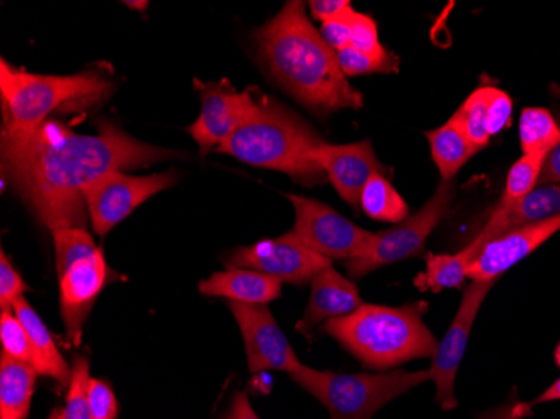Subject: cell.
<instances>
[{
    "label": "cell",
    "mask_w": 560,
    "mask_h": 419,
    "mask_svg": "<svg viewBox=\"0 0 560 419\" xmlns=\"http://www.w3.org/2000/svg\"><path fill=\"white\" fill-rule=\"evenodd\" d=\"M119 280L118 273L109 269L105 252L100 247L72 264L65 272L59 273V304L66 327L69 345H81L84 323L93 311L106 286Z\"/></svg>",
    "instance_id": "cell-12"
},
{
    "label": "cell",
    "mask_w": 560,
    "mask_h": 419,
    "mask_svg": "<svg viewBox=\"0 0 560 419\" xmlns=\"http://www.w3.org/2000/svg\"><path fill=\"white\" fill-rule=\"evenodd\" d=\"M311 160L326 173L327 179L338 191L342 200L352 208H360V198L366 183L373 176H388L392 170L377 160L370 140L360 143L323 144L313 150Z\"/></svg>",
    "instance_id": "cell-15"
},
{
    "label": "cell",
    "mask_w": 560,
    "mask_h": 419,
    "mask_svg": "<svg viewBox=\"0 0 560 419\" xmlns=\"http://www.w3.org/2000/svg\"><path fill=\"white\" fill-rule=\"evenodd\" d=\"M450 119L464 131L475 150H483L492 138L487 112V86L475 90Z\"/></svg>",
    "instance_id": "cell-26"
},
{
    "label": "cell",
    "mask_w": 560,
    "mask_h": 419,
    "mask_svg": "<svg viewBox=\"0 0 560 419\" xmlns=\"http://www.w3.org/2000/svg\"><path fill=\"white\" fill-rule=\"evenodd\" d=\"M229 307L244 337L248 370L252 374L264 371L294 374L301 370L302 362L299 361L284 330L280 329L267 305L229 302Z\"/></svg>",
    "instance_id": "cell-13"
},
{
    "label": "cell",
    "mask_w": 560,
    "mask_h": 419,
    "mask_svg": "<svg viewBox=\"0 0 560 419\" xmlns=\"http://www.w3.org/2000/svg\"><path fill=\"white\" fill-rule=\"evenodd\" d=\"M125 4L130 9H138V11H144L148 8V2H143V0H140V2H125Z\"/></svg>",
    "instance_id": "cell-41"
},
{
    "label": "cell",
    "mask_w": 560,
    "mask_h": 419,
    "mask_svg": "<svg viewBox=\"0 0 560 419\" xmlns=\"http://www.w3.org/2000/svg\"><path fill=\"white\" fill-rule=\"evenodd\" d=\"M524 154L547 156L560 143V123L546 108H525L518 125Z\"/></svg>",
    "instance_id": "cell-24"
},
{
    "label": "cell",
    "mask_w": 560,
    "mask_h": 419,
    "mask_svg": "<svg viewBox=\"0 0 560 419\" xmlns=\"http://www.w3.org/2000/svg\"><path fill=\"white\" fill-rule=\"evenodd\" d=\"M553 358H556L557 365L560 368V342L557 345L556 352H553Z\"/></svg>",
    "instance_id": "cell-43"
},
{
    "label": "cell",
    "mask_w": 560,
    "mask_h": 419,
    "mask_svg": "<svg viewBox=\"0 0 560 419\" xmlns=\"http://www.w3.org/2000/svg\"><path fill=\"white\" fill-rule=\"evenodd\" d=\"M200 294L223 298L229 302L267 305L282 294V282L250 269H229L215 272L198 283Z\"/></svg>",
    "instance_id": "cell-19"
},
{
    "label": "cell",
    "mask_w": 560,
    "mask_h": 419,
    "mask_svg": "<svg viewBox=\"0 0 560 419\" xmlns=\"http://www.w3.org/2000/svg\"><path fill=\"white\" fill-rule=\"evenodd\" d=\"M560 230V216L544 222L532 223L522 229L503 233L483 245L477 257L470 261L467 277L471 282H490L499 279L518 261L534 254Z\"/></svg>",
    "instance_id": "cell-16"
},
{
    "label": "cell",
    "mask_w": 560,
    "mask_h": 419,
    "mask_svg": "<svg viewBox=\"0 0 560 419\" xmlns=\"http://www.w3.org/2000/svg\"><path fill=\"white\" fill-rule=\"evenodd\" d=\"M354 14V9L342 18L332 19V21L323 22L320 24V36L326 40L330 49L339 50L345 49L351 43V18Z\"/></svg>",
    "instance_id": "cell-36"
},
{
    "label": "cell",
    "mask_w": 560,
    "mask_h": 419,
    "mask_svg": "<svg viewBox=\"0 0 560 419\" xmlns=\"http://www.w3.org/2000/svg\"><path fill=\"white\" fill-rule=\"evenodd\" d=\"M560 216V185L537 187L527 197L506 208H493L489 222L475 235L474 241L464 247L470 254L471 260L477 257L483 245L503 233L532 223L544 222Z\"/></svg>",
    "instance_id": "cell-17"
},
{
    "label": "cell",
    "mask_w": 560,
    "mask_h": 419,
    "mask_svg": "<svg viewBox=\"0 0 560 419\" xmlns=\"http://www.w3.org/2000/svg\"><path fill=\"white\" fill-rule=\"evenodd\" d=\"M194 83L200 94L201 112L187 131L206 156L212 148H219L223 141L229 140L252 109L256 108L259 91L256 88L237 91L226 80L219 83L195 80Z\"/></svg>",
    "instance_id": "cell-10"
},
{
    "label": "cell",
    "mask_w": 560,
    "mask_h": 419,
    "mask_svg": "<svg viewBox=\"0 0 560 419\" xmlns=\"http://www.w3.org/2000/svg\"><path fill=\"white\" fill-rule=\"evenodd\" d=\"M550 401H560V377L552 386L547 387L542 395L537 396V398L530 403V406L544 405V403Z\"/></svg>",
    "instance_id": "cell-40"
},
{
    "label": "cell",
    "mask_w": 560,
    "mask_h": 419,
    "mask_svg": "<svg viewBox=\"0 0 560 419\" xmlns=\"http://www.w3.org/2000/svg\"><path fill=\"white\" fill-rule=\"evenodd\" d=\"M471 257L465 248L456 254H428L427 272L423 273V291L440 292L464 286Z\"/></svg>",
    "instance_id": "cell-25"
},
{
    "label": "cell",
    "mask_w": 560,
    "mask_h": 419,
    "mask_svg": "<svg viewBox=\"0 0 560 419\" xmlns=\"http://www.w3.org/2000/svg\"><path fill=\"white\" fill-rule=\"evenodd\" d=\"M493 286L495 280L471 282L467 286L455 319L450 324L445 337L440 340L435 356L431 358L430 376L435 383L436 403L442 406L443 411H452L458 406L455 396L456 374L460 370L462 359H464L478 311Z\"/></svg>",
    "instance_id": "cell-11"
},
{
    "label": "cell",
    "mask_w": 560,
    "mask_h": 419,
    "mask_svg": "<svg viewBox=\"0 0 560 419\" xmlns=\"http://www.w3.org/2000/svg\"><path fill=\"white\" fill-rule=\"evenodd\" d=\"M291 377L314 396L332 419H371L399 396L431 381L430 370L339 374L313 370L304 364Z\"/></svg>",
    "instance_id": "cell-6"
},
{
    "label": "cell",
    "mask_w": 560,
    "mask_h": 419,
    "mask_svg": "<svg viewBox=\"0 0 560 419\" xmlns=\"http://www.w3.org/2000/svg\"><path fill=\"white\" fill-rule=\"evenodd\" d=\"M338 61L346 78L374 74V72L395 74V72L399 71V58L393 55V53H389L388 56H383V58H377V56L364 55V53L348 46L339 50Z\"/></svg>",
    "instance_id": "cell-31"
},
{
    "label": "cell",
    "mask_w": 560,
    "mask_h": 419,
    "mask_svg": "<svg viewBox=\"0 0 560 419\" xmlns=\"http://www.w3.org/2000/svg\"><path fill=\"white\" fill-rule=\"evenodd\" d=\"M546 185H560V143L549 151L544 162L537 187H546Z\"/></svg>",
    "instance_id": "cell-38"
},
{
    "label": "cell",
    "mask_w": 560,
    "mask_h": 419,
    "mask_svg": "<svg viewBox=\"0 0 560 419\" xmlns=\"http://www.w3.org/2000/svg\"><path fill=\"white\" fill-rule=\"evenodd\" d=\"M50 233L55 241L58 273L65 272L72 264L93 254L97 248L93 235L81 226H68Z\"/></svg>",
    "instance_id": "cell-29"
},
{
    "label": "cell",
    "mask_w": 560,
    "mask_h": 419,
    "mask_svg": "<svg viewBox=\"0 0 560 419\" xmlns=\"http://www.w3.org/2000/svg\"><path fill=\"white\" fill-rule=\"evenodd\" d=\"M363 304L354 283L341 276L335 267H326L311 280L310 304L295 330L311 339L319 324L348 316Z\"/></svg>",
    "instance_id": "cell-18"
},
{
    "label": "cell",
    "mask_w": 560,
    "mask_h": 419,
    "mask_svg": "<svg viewBox=\"0 0 560 419\" xmlns=\"http://www.w3.org/2000/svg\"><path fill=\"white\" fill-rule=\"evenodd\" d=\"M37 374L33 365L0 356V419H27Z\"/></svg>",
    "instance_id": "cell-21"
},
{
    "label": "cell",
    "mask_w": 560,
    "mask_h": 419,
    "mask_svg": "<svg viewBox=\"0 0 560 419\" xmlns=\"http://www.w3.org/2000/svg\"><path fill=\"white\" fill-rule=\"evenodd\" d=\"M90 405L93 419H118V399H116L115 391L105 380L91 377Z\"/></svg>",
    "instance_id": "cell-34"
},
{
    "label": "cell",
    "mask_w": 560,
    "mask_h": 419,
    "mask_svg": "<svg viewBox=\"0 0 560 419\" xmlns=\"http://www.w3.org/2000/svg\"><path fill=\"white\" fill-rule=\"evenodd\" d=\"M256 40L273 80L307 108L319 115L363 108V94L349 84L338 53L327 46L305 15L301 0L280 9L257 31Z\"/></svg>",
    "instance_id": "cell-2"
},
{
    "label": "cell",
    "mask_w": 560,
    "mask_h": 419,
    "mask_svg": "<svg viewBox=\"0 0 560 419\" xmlns=\"http://www.w3.org/2000/svg\"><path fill=\"white\" fill-rule=\"evenodd\" d=\"M428 302L401 307L363 304L338 319L327 321L323 330L335 337L364 368L395 370L415 359L433 358L439 340L423 323Z\"/></svg>",
    "instance_id": "cell-4"
},
{
    "label": "cell",
    "mask_w": 560,
    "mask_h": 419,
    "mask_svg": "<svg viewBox=\"0 0 560 419\" xmlns=\"http://www.w3.org/2000/svg\"><path fill=\"white\" fill-rule=\"evenodd\" d=\"M329 266V258L298 242L289 241L284 235L237 248L226 258V267L257 270L282 283L289 282L294 286L311 282L319 270Z\"/></svg>",
    "instance_id": "cell-14"
},
{
    "label": "cell",
    "mask_w": 560,
    "mask_h": 419,
    "mask_svg": "<svg viewBox=\"0 0 560 419\" xmlns=\"http://www.w3.org/2000/svg\"><path fill=\"white\" fill-rule=\"evenodd\" d=\"M47 419H65V409L56 408L55 411L50 412Z\"/></svg>",
    "instance_id": "cell-42"
},
{
    "label": "cell",
    "mask_w": 560,
    "mask_h": 419,
    "mask_svg": "<svg viewBox=\"0 0 560 419\" xmlns=\"http://www.w3.org/2000/svg\"><path fill=\"white\" fill-rule=\"evenodd\" d=\"M226 419H260L257 412L252 408L250 399L247 393H238L232 403L231 411L226 415Z\"/></svg>",
    "instance_id": "cell-39"
},
{
    "label": "cell",
    "mask_w": 560,
    "mask_h": 419,
    "mask_svg": "<svg viewBox=\"0 0 560 419\" xmlns=\"http://www.w3.org/2000/svg\"><path fill=\"white\" fill-rule=\"evenodd\" d=\"M97 135L74 133L56 119L25 137L2 135V173L34 216L50 230L86 225L83 190L101 176L147 168L178 156L143 143L109 121Z\"/></svg>",
    "instance_id": "cell-1"
},
{
    "label": "cell",
    "mask_w": 560,
    "mask_h": 419,
    "mask_svg": "<svg viewBox=\"0 0 560 419\" xmlns=\"http://www.w3.org/2000/svg\"><path fill=\"white\" fill-rule=\"evenodd\" d=\"M427 138L430 141L433 162L436 163L440 175H442V182L455 179L456 173L460 172L462 166L475 153H478L474 144L465 137L464 131L452 119H448V123L440 128L428 131Z\"/></svg>",
    "instance_id": "cell-22"
},
{
    "label": "cell",
    "mask_w": 560,
    "mask_h": 419,
    "mask_svg": "<svg viewBox=\"0 0 560 419\" xmlns=\"http://www.w3.org/2000/svg\"><path fill=\"white\" fill-rule=\"evenodd\" d=\"M295 210L294 226L284 233L289 241L298 242L323 257L351 260L370 244L373 233L339 216L336 210L314 198L288 195Z\"/></svg>",
    "instance_id": "cell-8"
},
{
    "label": "cell",
    "mask_w": 560,
    "mask_h": 419,
    "mask_svg": "<svg viewBox=\"0 0 560 419\" xmlns=\"http://www.w3.org/2000/svg\"><path fill=\"white\" fill-rule=\"evenodd\" d=\"M360 208L377 222L401 223L410 210L405 198L396 191L388 176L376 175L366 183L360 198Z\"/></svg>",
    "instance_id": "cell-23"
},
{
    "label": "cell",
    "mask_w": 560,
    "mask_h": 419,
    "mask_svg": "<svg viewBox=\"0 0 560 419\" xmlns=\"http://www.w3.org/2000/svg\"><path fill=\"white\" fill-rule=\"evenodd\" d=\"M0 340H2V354L33 365L36 371L39 370V361L31 342L30 333L15 316L14 309H2L0 312Z\"/></svg>",
    "instance_id": "cell-28"
},
{
    "label": "cell",
    "mask_w": 560,
    "mask_h": 419,
    "mask_svg": "<svg viewBox=\"0 0 560 419\" xmlns=\"http://www.w3.org/2000/svg\"><path fill=\"white\" fill-rule=\"evenodd\" d=\"M90 359L74 356L72 377L66 398L65 419H93L90 405Z\"/></svg>",
    "instance_id": "cell-30"
},
{
    "label": "cell",
    "mask_w": 560,
    "mask_h": 419,
    "mask_svg": "<svg viewBox=\"0 0 560 419\" xmlns=\"http://www.w3.org/2000/svg\"><path fill=\"white\" fill-rule=\"evenodd\" d=\"M323 143V137L310 123L259 93L256 108L217 151L247 165L285 173L301 185L314 187L327 179L323 168L311 160L313 150Z\"/></svg>",
    "instance_id": "cell-3"
},
{
    "label": "cell",
    "mask_w": 560,
    "mask_h": 419,
    "mask_svg": "<svg viewBox=\"0 0 560 419\" xmlns=\"http://www.w3.org/2000/svg\"><path fill=\"white\" fill-rule=\"evenodd\" d=\"M15 316L21 319L22 326L30 333L31 342L36 351L37 361H39V374L52 377L59 386H69L72 377V365L66 362L56 346L55 337L47 329L39 314L34 311L33 305L27 299L21 298L12 305Z\"/></svg>",
    "instance_id": "cell-20"
},
{
    "label": "cell",
    "mask_w": 560,
    "mask_h": 419,
    "mask_svg": "<svg viewBox=\"0 0 560 419\" xmlns=\"http://www.w3.org/2000/svg\"><path fill=\"white\" fill-rule=\"evenodd\" d=\"M349 47L360 50L364 55L377 56V58L389 55V50L380 43L374 19L371 15L355 11L351 18V43H349Z\"/></svg>",
    "instance_id": "cell-32"
},
{
    "label": "cell",
    "mask_w": 560,
    "mask_h": 419,
    "mask_svg": "<svg viewBox=\"0 0 560 419\" xmlns=\"http://www.w3.org/2000/svg\"><path fill=\"white\" fill-rule=\"evenodd\" d=\"M487 112H489L490 135H499L505 126L511 125L514 103L505 91L487 86Z\"/></svg>",
    "instance_id": "cell-35"
},
{
    "label": "cell",
    "mask_w": 560,
    "mask_h": 419,
    "mask_svg": "<svg viewBox=\"0 0 560 419\" xmlns=\"http://www.w3.org/2000/svg\"><path fill=\"white\" fill-rule=\"evenodd\" d=\"M30 287L24 282L18 270L12 266L5 252H0V311L12 309L15 301L24 298Z\"/></svg>",
    "instance_id": "cell-33"
},
{
    "label": "cell",
    "mask_w": 560,
    "mask_h": 419,
    "mask_svg": "<svg viewBox=\"0 0 560 419\" xmlns=\"http://www.w3.org/2000/svg\"><path fill=\"white\" fill-rule=\"evenodd\" d=\"M313 18L320 22L332 21L342 18L352 11L349 0H313L310 2Z\"/></svg>",
    "instance_id": "cell-37"
},
{
    "label": "cell",
    "mask_w": 560,
    "mask_h": 419,
    "mask_svg": "<svg viewBox=\"0 0 560 419\" xmlns=\"http://www.w3.org/2000/svg\"><path fill=\"white\" fill-rule=\"evenodd\" d=\"M115 81L105 69H88L71 75H44L18 71L0 61V94L4 126L2 135L25 137L49 121L50 115L83 113L106 103Z\"/></svg>",
    "instance_id": "cell-5"
},
{
    "label": "cell",
    "mask_w": 560,
    "mask_h": 419,
    "mask_svg": "<svg viewBox=\"0 0 560 419\" xmlns=\"http://www.w3.org/2000/svg\"><path fill=\"white\" fill-rule=\"evenodd\" d=\"M544 162H546V156L542 154H536V156L524 154L521 160H517L506 175L505 190H503L497 208L511 207L527 197L530 191L536 190Z\"/></svg>",
    "instance_id": "cell-27"
},
{
    "label": "cell",
    "mask_w": 560,
    "mask_h": 419,
    "mask_svg": "<svg viewBox=\"0 0 560 419\" xmlns=\"http://www.w3.org/2000/svg\"><path fill=\"white\" fill-rule=\"evenodd\" d=\"M175 170L148 176H131L122 172L108 173L83 190L91 226L100 237H106L116 225L128 219L144 201L176 183Z\"/></svg>",
    "instance_id": "cell-9"
},
{
    "label": "cell",
    "mask_w": 560,
    "mask_h": 419,
    "mask_svg": "<svg viewBox=\"0 0 560 419\" xmlns=\"http://www.w3.org/2000/svg\"><path fill=\"white\" fill-rule=\"evenodd\" d=\"M455 195V179L442 182L433 197L413 217H408L393 229L373 233L366 248L358 257L345 261L349 276L355 280L363 279L381 267L420 255L431 232L448 216Z\"/></svg>",
    "instance_id": "cell-7"
}]
</instances>
